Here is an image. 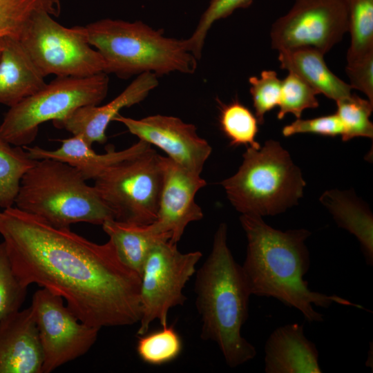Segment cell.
Returning a JSON list of instances; mask_svg holds the SVG:
<instances>
[{
  "instance_id": "obj_5",
  "label": "cell",
  "mask_w": 373,
  "mask_h": 373,
  "mask_svg": "<svg viewBox=\"0 0 373 373\" xmlns=\"http://www.w3.org/2000/svg\"><path fill=\"white\" fill-rule=\"evenodd\" d=\"M15 207L59 228L77 222L102 225L114 219L94 186L67 163L37 160L23 176Z\"/></svg>"
},
{
  "instance_id": "obj_6",
  "label": "cell",
  "mask_w": 373,
  "mask_h": 373,
  "mask_svg": "<svg viewBox=\"0 0 373 373\" xmlns=\"http://www.w3.org/2000/svg\"><path fill=\"white\" fill-rule=\"evenodd\" d=\"M238 171L222 180L227 198L242 214L275 216L296 204L305 182L289 153L274 140L247 147Z\"/></svg>"
},
{
  "instance_id": "obj_17",
  "label": "cell",
  "mask_w": 373,
  "mask_h": 373,
  "mask_svg": "<svg viewBox=\"0 0 373 373\" xmlns=\"http://www.w3.org/2000/svg\"><path fill=\"white\" fill-rule=\"evenodd\" d=\"M59 141L61 142V146L52 151L37 146H26L23 148L33 160L52 159L68 164L79 171L86 180H96L113 166L151 146L139 140L125 149L116 151L113 146H111L106 149L105 153L100 154L95 152L92 146L79 135Z\"/></svg>"
},
{
  "instance_id": "obj_30",
  "label": "cell",
  "mask_w": 373,
  "mask_h": 373,
  "mask_svg": "<svg viewBox=\"0 0 373 373\" xmlns=\"http://www.w3.org/2000/svg\"><path fill=\"white\" fill-rule=\"evenodd\" d=\"M252 2L253 0H211L191 36L184 39L187 50L199 59L205 38L213 23L227 17L237 9L248 8Z\"/></svg>"
},
{
  "instance_id": "obj_21",
  "label": "cell",
  "mask_w": 373,
  "mask_h": 373,
  "mask_svg": "<svg viewBox=\"0 0 373 373\" xmlns=\"http://www.w3.org/2000/svg\"><path fill=\"white\" fill-rule=\"evenodd\" d=\"M102 227L122 262L140 276L154 244L162 239L170 240L169 235L157 233L152 224L140 225L109 219Z\"/></svg>"
},
{
  "instance_id": "obj_18",
  "label": "cell",
  "mask_w": 373,
  "mask_h": 373,
  "mask_svg": "<svg viewBox=\"0 0 373 373\" xmlns=\"http://www.w3.org/2000/svg\"><path fill=\"white\" fill-rule=\"evenodd\" d=\"M266 373H321L318 351L303 325L291 323L271 332L265 345Z\"/></svg>"
},
{
  "instance_id": "obj_19",
  "label": "cell",
  "mask_w": 373,
  "mask_h": 373,
  "mask_svg": "<svg viewBox=\"0 0 373 373\" xmlns=\"http://www.w3.org/2000/svg\"><path fill=\"white\" fill-rule=\"evenodd\" d=\"M19 39H3L0 53V104L11 107L46 83Z\"/></svg>"
},
{
  "instance_id": "obj_27",
  "label": "cell",
  "mask_w": 373,
  "mask_h": 373,
  "mask_svg": "<svg viewBox=\"0 0 373 373\" xmlns=\"http://www.w3.org/2000/svg\"><path fill=\"white\" fill-rule=\"evenodd\" d=\"M136 348L143 361L153 365H160L173 361L180 355L182 343L174 327L167 325L140 336Z\"/></svg>"
},
{
  "instance_id": "obj_7",
  "label": "cell",
  "mask_w": 373,
  "mask_h": 373,
  "mask_svg": "<svg viewBox=\"0 0 373 373\" xmlns=\"http://www.w3.org/2000/svg\"><path fill=\"white\" fill-rule=\"evenodd\" d=\"M108 82L106 73L84 77H57L9 107L0 124V137L14 146H28L44 122L62 120L82 106L99 105L107 95Z\"/></svg>"
},
{
  "instance_id": "obj_24",
  "label": "cell",
  "mask_w": 373,
  "mask_h": 373,
  "mask_svg": "<svg viewBox=\"0 0 373 373\" xmlns=\"http://www.w3.org/2000/svg\"><path fill=\"white\" fill-rule=\"evenodd\" d=\"M57 9L58 0H0V42L6 37L19 39L37 13L54 15Z\"/></svg>"
},
{
  "instance_id": "obj_32",
  "label": "cell",
  "mask_w": 373,
  "mask_h": 373,
  "mask_svg": "<svg viewBox=\"0 0 373 373\" xmlns=\"http://www.w3.org/2000/svg\"><path fill=\"white\" fill-rule=\"evenodd\" d=\"M249 82L255 115L262 124L265 115L279 104L282 80L276 71L269 70L262 71L260 77H249Z\"/></svg>"
},
{
  "instance_id": "obj_23",
  "label": "cell",
  "mask_w": 373,
  "mask_h": 373,
  "mask_svg": "<svg viewBox=\"0 0 373 373\" xmlns=\"http://www.w3.org/2000/svg\"><path fill=\"white\" fill-rule=\"evenodd\" d=\"M36 162L23 147L12 145L0 137V209L15 204L21 180Z\"/></svg>"
},
{
  "instance_id": "obj_10",
  "label": "cell",
  "mask_w": 373,
  "mask_h": 373,
  "mask_svg": "<svg viewBox=\"0 0 373 373\" xmlns=\"http://www.w3.org/2000/svg\"><path fill=\"white\" fill-rule=\"evenodd\" d=\"M202 256L199 251L182 253L177 244L168 239L154 244L140 275L141 318L137 336L147 333L156 320L162 327L168 325L169 309L182 305L187 299L183 289L195 273Z\"/></svg>"
},
{
  "instance_id": "obj_35",
  "label": "cell",
  "mask_w": 373,
  "mask_h": 373,
  "mask_svg": "<svg viewBox=\"0 0 373 373\" xmlns=\"http://www.w3.org/2000/svg\"><path fill=\"white\" fill-rule=\"evenodd\" d=\"M3 41V40H2V41L0 42V53H1V48H2Z\"/></svg>"
},
{
  "instance_id": "obj_13",
  "label": "cell",
  "mask_w": 373,
  "mask_h": 373,
  "mask_svg": "<svg viewBox=\"0 0 373 373\" xmlns=\"http://www.w3.org/2000/svg\"><path fill=\"white\" fill-rule=\"evenodd\" d=\"M113 121L150 145L162 150L182 167L201 174L212 148L197 133L195 125L169 115H153L139 119L117 115Z\"/></svg>"
},
{
  "instance_id": "obj_2",
  "label": "cell",
  "mask_w": 373,
  "mask_h": 373,
  "mask_svg": "<svg viewBox=\"0 0 373 373\" xmlns=\"http://www.w3.org/2000/svg\"><path fill=\"white\" fill-rule=\"evenodd\" d=\"M240 221L247 240L241 267L251 295L277 299L300 311L309 323L323 321V314L314 306L328 308L337 303L364 309L338 296L309 289L304 279L310 268V254L305 244L309 231H283L268 225L261 216L251 214H242Z\"/></svg>"
},
{
  "instance_id": "obj_11",
  "label": "cell",
  "mask_w": 373,
  "mask_h": 373,
  "mask_svg": "<svg viewBox=\"0 0 373 373\" xmlns=\"http://www.w3.org/2000/svg\"><path fill=\"white\" fill-rule=\"evenodd\" d=\"M30 307L43 354L42 373L84 355L97 341L99 329L81 321L61 296L41 288L34 293Z\"/></svg>"
},
{
  "instance_id": "obj_16",
  "label": "cell",
  "mask_w": 373,
  "mask_h": 373,
  "mask_svg": "<svg viewBox=\"0 0 373 373\" xmlns=\"http://www.w3.org/2000/svg\"><path fill=\"white\" fill-rule=\"evenodd\" d=\"M43 354L30 307L0 319V373H42Z\"/></svg>"
},
{
  "instance_id": "obj_26",
  "label": "cell",
  "mask_w": 373,
  "mask_h": 373,
  "mask_svg": "<svg viewBox=\"0 0 373 373\" xmlns=\"http://www.w3.org/2000/svg\"><path fill=\"white\" fill-rule=\"evenodd\" d=\"M351 44L347 64L373 52V0H346Z\"/></svg>"
},
{
  "instance_id": "obj_1",
  "label": "cell",
  "mask_w": 373,
  "mask_h": 373,
  "mask_svg": "<svg viewBox=\"0 0 373 373\" xmlns=\"http://www.w3.org/2000/svg\"><path fill=\"white\" fill-rule=\"evenodd\" d=\"M0 235L24 287L61 296L84 323L98 329L141 318L140 276L122 262L112 242H93L16 207L0 211Z\"/></svg>"
},
{
  "instance_id": "obj_20",
  "label": "cell",
  "mask_w": 373,
  "mask_h": 373,
  "mask_svg": "<svg viewBox=\"0 0 373 373\" xmlns=\"http://www.w3.org/2000/svg\"><path fill=\"white\" fill-rule=\"evenodd\" d=\"M280 68L303 79L318 93L336 102L352 94V89L327 66L324 54L311 47L280 50Z\"/></svg>"
},
{
  "instance_id": "obj_22",
  "label": "cell",
  "mask_w": 373,
  "mask_h": 373,
  "mask_svg": "<svg viewBox=\"0 0 373 373\" xmlns=\"http://www.w3.org/2000/svg\"><path fill=\"white\" fill-rule=\"evenodd\" d=\"M339 227L354 235L367 265H373V218L364 204L339 191H326L321 198Z\"/></svg>"
},
{
  "instance_id": "obj_28",
  "label": "cell",
  "mask_w": 373,
  "mask_h": 373,
  "mask_svg": "<svg viewBox=\"0 0 373 373\" xmlns=\"http://www.w3.org/2000/svg\"><path fill=\"white\" fill-rule=\"evenodd\" d=\"M336 102V113L343 127L342 140L346 142L356 137L372 138L373 124L370 120L372 103L352 93Z\"/></svg>"
},
{
  "instance_id": "obj_34",
  "label": "cell",
  "mask_w": 373,
  "mask_h": 373,
  "mask_svg": "<svg viewBox=\"0 0 373 373\" xmlns=\"http://www.w3.org/2000/svg\"><path fill=\"white\" fill-rule=\"evenodd\" d=\"M345 70L352 88L363 93L373 104V52L347 64Z\"/></svg>"
},
{
  "instance_id": "obj_8",
  "label": "cell",
  "mask_w": 373,
  "mask_h": 373,
  "mask_svg": "<svg viewBox=\"0 0 373 373\" xmlns=\"http://www.w3.org/2000/svg\"><path fill=\"white\" fill-rule=\"evenodd\" d=\"M162 157L151 146L95 180L93 186L115 220L140 225L155 221L163 181Z\"/></svg>"
},
{
  "instance_id": "obj_3",
  "label": "cell",
  "mask_w": 373,
  "mask_h": 373,
  "mask_svg": "<svg viewBox=\"0 0 373 373\" xmlns=\"http://www.w3.org/2000/svg\"><path fill=\"white\" fill-rule=\"evenodd\" d=\"M195 306L201 317L200 337L216 343L231 368L254 359L256 347L241 334L249 317V286L227 245V225L214 234L211 251L195 271Z\"/></svg>"
},
{
  "instance_id": "obj_12",
  "label": "cell",
  "mask_w": 373,
  "mask_h": 373,
  "mask_svg": "<svg viewBox=\"0 0 373 373\" xmlns=\"http://www.w3.org/2000/svg\"><path fill=\"white\" fill-rule=\"evenodd\" d=\"M346 0H296L270 31L271 48L278 51L311 47L324 55L348 31Z\"/></svg>"
},
{
  "instance_id": "obj_33",
  "label": "cell",
  "mask_w": 373,
  "mask_h": 373,
  "mask_svg": "<svg viewBox=\"0 0 373 373\" xmlns=\"http://www.w3.org/2000/svg\"><path fill=\"white\" fill-rule=\"evenodd\" d=\"M282 133L289 137L297 133H314L324 136L335 137L343 133V124L336 113L312 119L298 118L283 127Z\"/></svg>"
},
{
  "instance_id": "obj_14",
  "label": "cell",
  "mask_w": 373,
  "mask_h": 373,
  "mask_svg": "<svg viewBox=\"0 0 373 373\" xmlns=\"http://www.w3.org/2000/svg\"><path fill=\"white\" fill-rule=\"evenodd\" d=\"M163 181L157 219L152 224L160 234H167L177 244L187 225L202 219V208L195 197L207 185L200 174L191 172L167 157H162Z\"/></svg>"
},
{
  "instance_id": "obj_29",
  "label": "cell",
  "mask_w": 373,
  "mask_h": 373,
  "mask_svg": "<svg viewBox=\"0 0 373 373\" xmlns=\"http://www.w3.org/2000/svg\"><path fill=\"white\" fill-rule=\"evenodd\" d=\"M317 94L318 92L303 79L289 72L282 80L278 119H283L288 113L294 115L297 119L300 118L304 110L318 108Z\"/></svg>"
},
{
  "instance_id": "obj_31",
  "label": "cell",
  "mask_w": 373,
  "mask_h": 373,
  "mask_svg": "<svg viewBox=\"0 0 373 373\" xmlns=\"http://www.w3.org/2000/svg\"><path fill=\"white\" fill-rule=\"evenodd\" d=\"M27 289L16 277L2 241L0 242V319L21 309Z\"/></svg>"
},
{
  "instance_id": "obj_15",
  "label": "cell",
  "mask_w": 373,
  "mask_h": 373,
  "mask_svg": "<svg viewBox=\"0 0 373 373\" xmlns=\"http://www.w3.org/2000/svg\"><path fill=\"white\" fill-rule=\"evenodd\" d=\"M158 85L157 76L144 73L137 77L115 98L102 105L85 106L73 111L62 120L52 122L57 128L79 135L90 146L95 142L107 140L106 128L124 108L143 101Z\"/></svg>"
},
{
  "instance_id": "obj_4",
  "label": "cell",
  "mask_w": 373,
  "mask_h": 373,
  "mask_svg": "<svg viewBox=\"0 0 373 373\" xmlns=\"http://www.w3.org/2000/svg\"><path fill=\"white\" fill-rule=\"evenodd\" d=\"M88 43L104 58L106 73L122 78L152 73L160 76L173 72L192 74L197 59L184 40L165 37L137 21L104 19L84 26Z\"/></svg>"
},
{
  "instance_id": "obj_25",
  "label": "cell",
  "mask_w": 373,
  "mask_h": 373,
  "mask_svg": "<svg viewBox=\"0 0 373 373\" xmlns=\"http://www.w3.org/2000/svg\"><path fill=\"white\" fill-rule=\"evenodd\" d=\"M220 104V127L230 144L259 149L260 145L256 140L259 124L256 115L238 99Z\"/></svg>"
},
{
  "instance_id": "obj_9",
  "label": "cell",
  "mask_w": 373,
  "mask_h": 373,
  "mask_svg": "<svg viewBox=\"0 0 373 373\" xmlns=\"http://www.w3.org/2000/svg\"><path fill=\"white\" fill-rule=\"evenodd\" d=\"M19 41L46 77H84L106 73L101 54L88 43L84 26L66 28L48 12L37 13Z\"/></svg>"
}]
</instances>
